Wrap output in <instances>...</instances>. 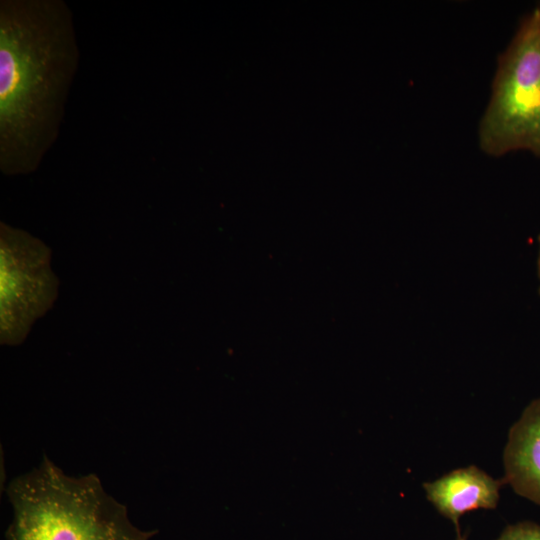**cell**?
<instances>
[{
	"label": "cell",
	"instance_id": "cell-1",
	"mask_svg": "<svg viewBox=\"0 0 540 540\" xmlns=\"http://www.w3.org/2000/svg\"><path fill=\"white\" fill-rule=\"evenodd\" d=\"M80 52L64 0L0 1V169L35 171L56 142Z\"/></svg>",
	"mask_w": 540,
	"mask_h": 540
},
{
	"label": "cell",
	"instance_id": "cell-2",
	"mask_svg": "<svg viewBox=\"0 0 540 540\" xmlns=\"http://www.w3.org/2000/svg\"><path fill=\"white\" fill-rule=\"evenodd\" d=\"M6 494L13 511L6 540H150L157 534L135 526L95 474L69 476L46 455L14 478Z\"/></svg>",
	"mask_w": 540,
	"mask_h": 540
},
{
	"label": "cell",
	"instance_id": "cell-3",
	"mask_svg": "<svg viewBox=\"0 0 540 540\" xmlns=\"http://www.w3.org/2000/svg\"><path fill=\"white\" fill-rule=\"evenodd\" d=\"M477 142L489 157L525 151L540 158V1L497 57Z\"/></svg>",
	"mask_w": 540,
	"mask_h": 540
},
{
	"label": "cell",
	"instance_id": "cell-4",
	"mask_svg": "<svg viewBox=\"0 0 540 540\" xmlns=\"http://www.w3.org/2000/svg\"><path fill=\"white\" fill-rule=\"evenodd\" d=\"M504 478L495 479L482 469L470 465L452 470L432 482H425L426 497L437 511L459 530V519L477 509H494Z\"/></svg>",
	"mask_w": 540,
	"mask_h": 540
},
{
	"label": "cell",
	"instance_id": "cell-5",
	"mask_svg": "<svg viewBox=\"0 0 540 540\" xmlns=\"http://www.w3.org/2000/svg\"><path fill=\"white\" fill-rule=\"evenodd\" d=\"M503 464L506 484L540 506V398L533 400L510 428Z\"/></svg>",
	"mask_w": 540,
	"mask_h": 540
},
{
	"label": "cell",
	"instance_id": "cell-6",
	"mask_svg": "<svg viewBox=\"0 0 540 540\" xmlns=\"http://www.w3.org/2000/svg\"><path fill=\"white\" fill-rule=\"evenodd\" d=\"M496 540H540V525L531 521L509 525Z\"/></svg>",
	"mask_w": 540,
	"mask_h": 540
},
{
	"label": "cell",
	"instance_id": "cell-7",
	"mask_svg": "<svg viewBox=\"0 0 540 540\" xmlns=\"http://www.w3.org/2000/svg\"><path fill=\"white\" fill-rule=\"evenodd\" d=\"M456 540H466V536L462 535L460 532L457 533Z\"/></svg>",
	"mask_w": 540,
	"mask_h": 540
},
{
	"label": "cell",
	"instance_id": "cell-8",
	"mask_svg": "<svg viewBox=\"0 0 540 540\" xmlns=\"http://www.w3.org/2000/svg\"><path fill=\"white\" fill-rule=\"evenodd\" d=\"M539 244H540V236H539ZM538 275L540 279V251H539V258H538ZM539 292H540V289H539Z\"/></svg>",
	"mask_w": 540,
	"mask_h": 540
}]
</instances>
